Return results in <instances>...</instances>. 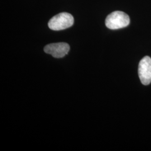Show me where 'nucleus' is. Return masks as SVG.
<instances>
[{"mask_svg":"<svg viewBox=\"0 0 151 151\" xmlns=\"http://www.w3.org/2000/svg\"><path fill=\"white\" fill-rule=\"evenodd\" d=\"M129 17L127 14L122 11L113 12L106 17L105 20V25L106 27L111 30L127 27L129 25Z\"/></svg>","mask_w":151,"mask_h":151,"instance_id":"nucleus-1","label":"nucleus"},{"mask_svg":"<svg viewBox=\"0 0 151 151\" xmlns=\"http://www.w3.org/2000/svg\"><path fill=\"white\" fill-rule=\"evenodd\" d=\"M70 49V45L66 43H57L47 45L44 52L47 54L52 55L54 58H60L65 57Z\"/></svg>","mask_w":151,"mask_h":151,"instance_id":"nucleus-4","label":"nucleus"},{"mask_svg":"<svg viewBox=\"0 0 151 151\" xmlns=\"http://www.w3.org/2000/svg\"><path fill=\"white\" fill-rule=\"evenodd\" d=\"M138 75L142 83L148 85L151 82V58L146 56L140 60L138 66Z\"/></svg>","mask_w":151,"mask_h":151,"instance_id":"nucleus-3","label":"nucleus"},{"mask_svg":"<svg viewBox=\"0 0 151 151\" xmlns=\"http://www.w3.org/2000/svg\"><path fill=\"white\" fill-rule=\"evenodd\" d=\"M74 18L67 12L60 13L53 16L48 22V27L50 29L59 31L70 27L73 25Z\"/></svg>","mask_w":151,"mask_h":151,"instance_id":"nucleus-2","label":"nucleus"}]
</instances>
